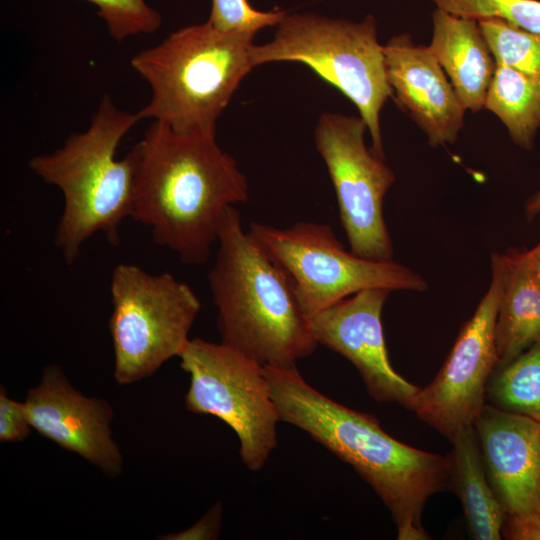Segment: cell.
Here are the masks:
<instances>
[{
  "label": "cell",
  "mask_w": 540,
  "mask_h": 540,
  "mask_svg": "<svg viewBox=\"0 0 540 540\" xmlns=\"http://www.w3.org/2000/svg\"><path fill=\"white\" fill-rule=\"evenodd\" d=\"M133 166L130 218L159 246L189 265L205 263L227 210L249 198V185L215 133L182 134L153 121L127 153Z\"/></svg>",
  "instance_id": "obj_1"
},
{
  "label": "cell",
  "mask_w": 540,
  "mask_h": 540,
  "mask_svg": "<svg viewBox=\"0 0 540 540\" xmlns=\"http://www.w3.org/2000/svg\"><path fill=\"white\" fill-rule=\"evenodd\" d=\"M280 420L306 432L351 465L391 512L400 540H425L427 499L450 480L448 457L406 445L387 434L370 414L327 397L296 366H264Z\"/></svg>",
  "instance_id": "obj_2"
},
{
  "label": "cell",
  "mask_w": 540,
  "mask_h": 540,
  "mask_svg": "<svg viewBox=\"0 0 540 540\" xmlns=\"http://www.w3.org/2000/svg\"><path fill=\"white\" fill-rule=\"evenodd\" d=\"M217 244L208 281L221 342L262 366L295 367L318 344L290 278L243 229L235 206Z\"/></svg>",
  "instance_id": "obj_3"
},
{
  "label": "cell",
  "mask_w": 540,
  "mask_h": 540,
  "mask_svg": "<svg viewBox=\"0 0 540 540\" xmlns=\"http://www.w3.org/2000/svg\"><path fill=\"white\" fill-rule=\"evenodd\" d=\"M138 121L136 113L118 108L105 94L85 131L28 162L34 174L62 192L64 207L54 245L69 265L98 232L111 245L119 244L120 225L132 212L133 166L128 154L117 159L116 151Z\"/></svg>",
  "instance_id": "obj_4"
},
{
  "label": "cell",
  "mask_w": 540,
  "mask_h": 540,
  "mask_svg": "<svg viewBox=\"0 0 540 540\" xmlns=\"http://www.w3.org/2000/svg\"><path fill=\"white\" fill-rule=\"evenodd\" d=\"M256 34L229 32L208 20L170 33L131 58L151 97L138 112L182 134L215 133L216 122L253 69Z\"/></svg>",
  "instance_id": "obj_5"
},
{
  "label": "cell",
  "mask_w": 540,
  "mask_h": 540,
  "mask_svg": "<svg viewBox=\"0 0 540 540\" xmlns=\"http://www.w3.org/2000/svg\"><path fill=\"white\" fill-rule=\"evenodd\" d=\"M252 60L254 67L271 62L308 66L354 103L367 125L373 151L385 158L380 112L393 97V90L372 15L352 22L313 13H287L269 42L254 44Z\"/></svg>",
  "instance_id": "obj_6"
},
{
  "label": "cell",
  "mask_w": 540,
  "mask_h": 540,
  "mask_svg": "<svg viewBox=\"0 0 540 540\" xmlns=\"http://www.w3.org/2000/svg\"><path fill=\"white\" fill-rule=\"evenodd\" d=\"M110 295L108 327L119 385L148 378L180 356L201 308L188 284L168 272L151 274L120 263L112 272Z\"/></svg>",
  "instance_id": "obj_7"
},
{
  "label": "cell",
  "mask_w": 540,
  "mask_h": 540,
  "mask_svg": "<svg viewBox=\"0 0 540 540\" xmlns=\"http://www.w3.org/2000/svg\"><path fill=\"white\" fill-rule=\"evenodd\" d=\"M248 232L288 275L308 318L366 289L427 288L420 275L402 264L347 251L327 224L299 221L278 228L252 221Z\"/></svg>",
  "instance_id": "obj_8"
},
{
  "label": "cell",
  "mask_w": 540,
  "mask_h": 540,
  "mask_svg": "<svg viewBox=\"0 0 540 540\" xmlns=\"http://www.w3.org/2000/svg\"><path fill=\"white\" fill-rule=\"evenodd\" d=\"M178 358L190 378L186 408L231 427L244 465L259 471L277 445L281 421L264 366L223 342L200 338L190 339Z\"/></svg>",
  "instance_id": "obj_9"
},
{
  "label": "cell",
  "mask_w": 540,
  "mask_h": 540,
  "mask_svg": "<svg viewBox=\"0 0 540 540\" xmlns=\"http://www.w3.org/2000/svg\"><path fill=\"white\" fill-rule=\"evenodd\" d=\"M360 116L325 112L314 141L333 184L342 227L358 256L392 260L393 246L383 215L386 193L395 181L384 158L366 146Z\"/></svg>",
  "instance_id": "obj_10"
},
{
  "label": "cell",
  "mask_w": 540,
  "mask_h": 540,
  "mask_svg": "<svg viewBox=\"0 0 540 540\" xmlns=\"http://www.w3.org/2000/svg\"><path fill=\"white\" fill-rule=\"evenodd\" d=\"M489 288L436 377L417 392L412 410L450 441L473 426L485 406L488 380L498 365L495 326L504 285L503 254L491 257Z\"/></svg>",
  "instance_id": "obj_11"
},
{
  "label": "cell",
  "mask_w": 540,
  "mask_h": 540,
  "mask_svg": "<svg viewBox=\"0 0 540 540\" xmlns=\"http://www.w3.org/2000/svg\"><path fill=\"white\" fill-rule=\"evenodd\" d=\"M390 292L360 291L310 317L309 326L317 344L355 366L374 400L412 410L419 388L394 370L384 339L381 314Z\"/></svg>",
  "instance_id": "obj_12"
},
{
  "label": "cell",
  "mask_w": 540,
  "mask_h": 540,
  "mask_svg": "<svg viewBox=\"0 0 540 540\" xmlns=\"http://www.w3.org/2000/svg\"><path fill=\"white\" fill-rule=\"evenodd\" d=\"M24 404L30 424L39 434L108 476L122 471V455L110 428V404L74 389L61 367L46 366L39 384L28 390Z\"/></svg>",
  "instance_id": "obj_13"
},
{
  "label": "cell",
  "mask_w": 540,
  "mask_h": 540,
  "mask_svg": "<svg viewBox=\"0 0 540 540\" xmlns=\"http://www.w3.org/2000/svg\"><path fill=\"white\" fill-rule=\"evenodd\" d=\"M489 482L506 516L540 512V422L485 405L473 424Z\"/></svg>",
  "instance_id": "obj_14"
},
{
  "label": "cell",
  "mask_w": 540,
  "mask_h": 540,
  "mask_svg": "<svg viewBox=\"0 0 540 540\" xmlns=\"http://www.w3.org/2000/svg\"><path fill=\"white\" fill-rule=\"evenodd\" d=\"M384 56L393 97L425 132L429 144L454 143L466 109L429 47L400 34L384 45Z\"/></svg>",
  "instance_id": "obj_15"
},
{
  "label": "cell",
  "mask_w": 540,
  "mask_h": 540,
  "mask_svg": "<svg viewBox=\"0 0 540 540\" xmlns=\"http://www.w3.org/2000/svg\"><path fill=\"white\" fill-rule=\"evenodd\" d=\"M428 46L466 110L478 112L496 70V60L477 20L437 9Z\"/></svg>",
  "instance_id": "obj_16"
},
{
  "label": "cell",
  "mask_w": 540,
  "mask_h": 540,
  "mask_svg": "<svg viewBox=\"0 0 540 540\" xmlns=\"http://www.w3.org/2000/svg\"><path fill=\"white\" fill-rule=\"evenodd\" d=\"M503 261L504 285L495 326L498 366L540 340V280L525 251L510 250Z\"/></svg>",
  "instance_id": "obj_17"
},
{
  "label": "cell",
  "mask_w": 540,
  "mask_h": 540,
  "mask_svg": "<svg viewBox=\"0 0 540 540\" xmlns=\"http://www.w3.org/2000/svg\"><path fill=\"white\" fill-rule=\"evenodd\" d=\"M451 442L450 480L461 500L472 538L501 539L506 513L487 480L474 426L459 430Z\"/></svg>",
  "instance_id": "obj_18"
},
{
  "label": "cell",
  "mask_w": 540,
  "mask_h": 540,
  "mask_svg": "<svg viewBox=\"0 0 540 540\" xmlns=\"http://www.w3.org/2000/svg\"><path fill=\"white\" fill-rule=\"evenodd\" d=\"M484 108L501 120L514 143L532 148L540 129V78L497 64Z\"/></svg>",
  "instance_id": "obj_19"
},
{
  "label": "cell",
  "mask_w": 540,
  "mask_h": 540,
  "mask_svg": "<svg viewBox=\"0 0 540 540\" xmlns=\"http://www.w3.org/2000/svg\"><path fill=\"white\" fill-rule=\"evenodd\" d=\"M499 368L487 385L495 407L540 422V340Z\"/></svg>",
  "instance_id": "obj_20"
},
{
  "label": "cell",
  "mask_w": 540,
  "mask_h": 540,
  "mask_svg": "<svg viewBox=\"0 0 540 540\" xmlns=\"http://www.w3.org/2000/svg\"><path fill=\"white\" fill-rule=\"evenodd\" d=\"M478 23L497 64L540 78V34L500 19Z\"/></svg>",
  "instance_id": "obj_21"
},
{
  "label": "cell",
  "mask_w": 540,
  "mask_h": 540,
  "mask_svg": "<svg viewBox=\"0 0 540 540\" xmlns=\"http://www.w3.org/2000/svg\"><path fill=\"white\" fill-rule=\"evenodd\" d=\"M452 15L474 19H500L523 30L540 34L538 0H431Z\"/></svg>",
  "instance_id": "obj_22"
},
{
  "label": "cell",
  "mask_w": 540,
  "mask_h": 540,
  "mask_svg": "<svg viewBox=\"0 0 540 540\" xmlns=\"http://www.w3.org/2000/svg\"><path fill=\"white\" fill-rule=\"evenodd\" d=\"M95 5L109 35L122 41L139 34L157 31L162 23L160 13L147 0H85Z\"/></svg>",
  "instance_id": "obj_23"
},
{
  "label": "cell",
  "mask_w": 540,
  "mask_h": 540,
  "mask_svg": "<svg viewBox=\"0 0 540 540\" xmlns=\"http://www.w3.org/2000/svg\"><path fill=\"white\" fill-rule=\"evenodd\" d=\"M286 14L282 10L259 11L248 0H211L208 21L223 31L256 34L268 26H276Z\"/></svg>",
  "instance_id": "obj_24"
},
{
  "label": "cell",
  "mask_w": 540,
  "mask_h": 540,
  "mask_svg": "<svg viewBox=\"0 0 540 540\" xmlns=\"http://www.w3.org/2000/svg\"><path fill=\"white\" fill-rule=\"evenodd\" d=\"M32 426L30 424L25 404L11 399L6 389H0V441L21 442L25 440Z\"/></svg>",
  "instance_id": "obj_25"
},
{
  "label": "cell",
  "mask_w": 540,
  "mask_h": 540,
  "mask_svg": "<svg viewBox=\"0 0 540 540\" xmlns=\"http://www.w3.org/2000/svg\"><path fill=\"white\" fill-rule=\"evenodd\" d=\"M222 505L215 504L198 522L181 532L164 535L163 540H213L221 529Z\"/></svg>",
  "instance_id": "obj_26"
},
{
  "label": "cell",
  "mask_w": 540,
  "mask_h": 540,
  "mask_svg": "<svg viewBox=\"0 0 540 540\" xmlns=\"http://www.w3.org/2000/svg\"><path fill=\"white\" fill-rule=\"evenodd\" d=\"M502 536L511 540H540V512L525 516H506Z\"/></svg>",
  "instance_id": "obj_27"
},
{
  "label": "cell",
  "mask_w": 540,
  "mask_h": 540,
  "mask_svg": "<svg viewBox=\"0 0 540 540\" xmlns=\"http://www.w3.org/2000/svg\"><path fill=\"white\" fill-rule=\"evenodd\" d=\"M525 253L532 271L540 280V241L532 249L525 251Z\"/></svg>",
  "instance_id": "obj_28"
},
{
  "label": "cell",
  "mask_w": 540,
  "mask_h": 540,
  "mask_svg": "<svg viewBox=\"0 0 540 540\" xmlns=\"http://www.w3.org/2000/svg\"><path fill=\"white\" fill-rule=\"evenodd\" d=\"M526 213L528 216H535L540 213V190L528 201Z\"/></svg>",
  "instance_id": "obj_29"
}]
</instances>
